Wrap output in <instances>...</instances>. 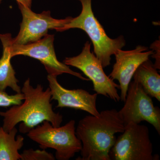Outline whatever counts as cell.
<instances>
[{"instance_id":"cell-4","label":"cell","mask_w":160,"mask_h":160,"mask_svg":"<svg viewBox=\"0 0 160 160\" xmlns=\"http://www.w3.org/2000/svg\"><path fill=\"white\" fill-rule=\"evenodd\" d=\"M27 136L43 149H54L57 160H69L82 150V142L76 134L74 120L59 127H54L48 121H44L42 125L32 129Z\"/></svg>"},{"instance_id":"cell-12","label":"cell","mask_w":160,"mask_h":160,"mask_svg":"<svg viewBox=\"0 0 160 160\" xmlns=\"http://www.w3.org/2000/svg\"><path fill=\"white\" fill-rule=\"evenodd\" d=\"M12 39L10 33L0 34L3 46L2 56L0 58V91H5L7 87H9L16 93H20L21 88L18 85L19 81L11 63Z\"/></svg>"},{"instance_id":"cell-17","label":"cell","mask_w":160,"mask_h":160,"mask_svg":"<svg viewBox=\"0 0 160 160\" xmlns=\"http://www.w3.org/2000/svg\"><path fill=\"white\" fill-rule=\"evenodd\" d=\"M18 2V3L22 4L23 6L26 7L31 8L32 1V0H16ZM2 0H0V4L2 2Z\"/></svg>"},{"instance_id":"cell-6","label":"cell","mask_w":160,"mask_h":160,"mask_svg":"<svg viewBox=\"0 0 160 160\" xmlns=\"http://www.w3.org/2000/svg\"><path fill=\"white\" fill-rule=\"evenodd\" d=\"M63 63L82 72L92 81L93 90L98 94L110 98L115 102H118L121 99L118 92V89H120L119 85L116 84L104 72L102 64L91 52V44L89 41L85 43L79 55L66 58Z\"/></svg>"},{"instance_id":"cell-13","label":"cell","mask_w":160,"mask_h":160,"mask_svg":"<svg viewBox=\"0 0 160 160\" xmlns=\"http://www.w3.org/2000/svg\"><path fill=\"white\" fill-rule=\"evenodd\" d=\"M157 69L149 59L138 67L132 78L147 94L160 102V75Z\"/></svg>"},{"instance_id":"cell-10","label":"cell","mask_w":160,"mask_h":160,"mask_svg":"<svg viewBox=\"0 0 160 160\" xmlns=\"http://www.w3.org/2000/svg\"><path fill=\"white\" fill-rule=\"evenodd\" d=\"M153 53V51L148 50L147 47L138 46L128 51L119 49L114 54L116 62L109 77L119 82L120 99L122 102L126 101L129 84L138 67Z\"/></svg>"},{"instance_id":"cell-7","label":"cell","mask_w":160,"mask_h":160,"mask_svg":"<svg viewBox=\"0 0 160 160\" xmlns=\"http://www.w3.org/2000/svg\"><path fill=\"white\" fill-rule=\"evenodd\" d=\"M124 102L118 112L125 126L130 123L140 124L146 121L160 134V109L154 106L150 96L137 82H130Z\"/></svg>"},{"instance_id":"cell-3","label":"cell","mask_w":160,"mask_h":160,"mask_svg":"<svg viewBox=\"0 0 160 160\" xmlns=\"http://www.w3.org/2000/svg\"><path fill=\"white\" fill-rule=\"evenodd\" d=\"M79 1L82 6L79 15L72 18L69 23L56 30L63 32L77 28L85 31L92 43L95 55L103 68H105L110 65L111 56L125 46L126 41L123 36L112 39L106 34L102 26L95 17L92 9V0Z\"/></svg>"},{"instance_id":"cell-16","label":"cell","mask_w":160,"mask_h":160,"mask_svg":"<svg viewBox=\"0 0 160 160\" xmlns=\"http://www.w3.org/2000/svg\"><path fill=\"white\" fill-rule=\"evenodd\" d=\"M24 98V95L22 92L9 95L5 91H0V107H8L19 105L22 102Z\"/></svg>"},{"instance_id":"cell-15","label":"cell","mask_w":160,"mask_h":160,"mask_svg":"<svg viewBox=\"0 0 160 160\" xmlns=\"http://www.w3.org/2000/svg\"><path fill=\"white\" fill-rule=\"evenodd\" d=\"M22 160H54L55 158L52 153L43 150H36L30 149L25 150L21 154Z\"/></svg>"},{"instance_id":"cell-11","label":"cell","mask_w":160,"mask_h":160,"mask_svg":"<svg viewBox=\"0 0 160 160\" xmlns=\"http://www.w3.org/2000/svg\"><path fill=\"white\" fill-rule=\"evenodd\" d=\"M57 77L50 74L47 76L51 100L57 101V108L68 107L79 109L95 116L99 114L96 106L97 93L90 94L82 89H66L58 83Z\"/></svg>"},{"instance_id":"cell-1","label":"cell","mask_w":160,"mask_h":160,"mask_svg":"<svg viewBox=\"0 0 160 160\" xmlns=\"http://www.w3.org/2000/svg\"><path fill=\"white\" fill-rule=\"evenodd\" d=\"M21 92L25 98L22 104L13 106L6 112L0 111V116L4 118L2 127L5 131L9 132L20 123L19 130L24 134L28 133L45 121H48L54 127L61 126L63 117L52 109L49 88L44 90L39 84L34 88L28 79Z\"/></svg>"},{"instance_id":"cell-9","label":"cell","mask_w":160,"mask_h":160,"mask_svg":"<svg viewBox=\"0 0 160 160\" xmlns=\"http://www.w3.org/2000/svg\"><path fill=\"white\" fill-rule=\"evenodd\" d=\"M22 15L21 29L16 38H13V44L26 45L34 42L47 34L49 29L62 27L71 21L72 18L56 19L51 16L50 12L43 11L38 14L29 7L18 3Z\"/></svg>"},{"instance_id":"cell-2","label":"cell","mask_w":160,"mask_h":160,"mask_svg":"<svg viewBox=\"0 0 160 160\" xmlns=\"http://www.w3.org/2000/svg\"><path fill=\"white\" fill-rule=\"evenodd\" d=\"M125 126L118 111L104 110L97 116H87L80 120L76 134L82 144L78 160H110L109 152L115 142V134Z\"/></svg>"},{"instance_id":"cell-8","label":"cell","mask_w":160,"mask_h":160,"mask_svg":"<svg viewBox=\"0 0 160 160\" xmlns=\"http://www.w3.org/2000/svg\"><path fill=\"white\" fill-rule=\"evenodd\" d=\"M54 39L53 35L47 34L37 42L26 45H18L12 42L11 47L12 56L24 55L39 60L45 66L49 74L51 75L57 77L63 73H68L80 79L89 81V79L72 71L69 66L58 60L53 46Z\"/></svg>"},{"instance_id":"cell-14","label":"cell","mask_w":160,"mask_h":160,"mask_svg":"<svg viewBox=\"0 0 160 160\" xmlns=\"http://www.w3.org/2000/svg\"><path fill=\"white\" fill-rule=\"evenodd\" d=\"M18 131L14 127L6 132L0 126V160H21L19 150L24 145V138L18 135L15 139Z\"/></svg>"},{"instance_id":"cell-5","label":"cell","mask_w":160,"mask_h":160,"mask_svg":"<svg viewBox=\"0 0 160 160\" xmlns=\"http://www.w3.org/2000/svg\"><path fill=\"white\" fill-rule=\"evenodd\" d=\"M116 140L109 152L110 160H156L153 147L149 138L148 127L139 124L130 123Z\"/></svg>"}]
</instances>
